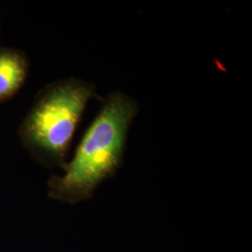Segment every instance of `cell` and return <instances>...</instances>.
I'll use <instances>...</instances> for the list:
<instances>
[{"label": "cell", "mask_w": 252, "mask_h": 252, "mask_svg": "<svg viewBox=\"0 0 252 252\" xmlns=\"http://www.w3.org/2000/svg\"><path fill=\"white\" fill-rule=\"evenodd\" d=\"M139 111L137 100L121 91L110 93L82 135L63 176L48 181L49 196L76 205L93 197L100 184L121 168L128 133Z\"/></svg>", "instance_id": "obj_1"}, {"label": "cell", "mask_w": 252, "mask_h": 252, "mask_svg": "<svg viewBox=\"0 0 252 252\" xmlns=\"http://www.w3.org/2000/svg\"><path fill=\"white\" fill-rule=\"evenodd\" d=\"M92 98L104 100L94 83L73 77L51 82L37 93L18 128L22 144L36 162L63 169L74 134Z\"/></svg>", "instance_id": "obj_2"}, {"label": "cell", "mask_w": 252, "mask_h": 252, "mask_svg": "<svg viewBox=\"0 0 252 252\" xmlns=\"http://www.w3.org/2000/svg\"><path fill=\"white\" fill-rule=\"evenodd\" d=\"M29 61L23 51L0 48V104L11 99L26 83Z\"/></svg>", "instance_id": "obj_3"}]
</instances>
